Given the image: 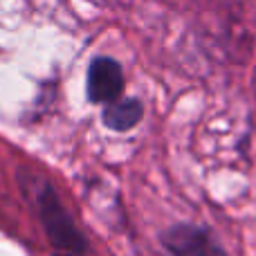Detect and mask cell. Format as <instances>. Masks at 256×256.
Wrapping results in <instances>:
<instances>
[{"mask_svg": "<svg viewBox=\"0 0 256 256\" xmlns=\"http://www.w3.org/2000/svg\"><path fill=\"white\" fill-rule=\"evenodd\" d=\"M18 184H20L25 200L34 209L54 254L84 256L88 252V240H86L84 232L79 230L72 214L63 204L56 186L48 178L34 171H20L18 173Z\"/></svg>", "mask_w": 256, "mask_h": 256, "instance_id": "cell-1", "label": "cell"}, {"mask_svg": "<svg viewBox=\"0 0 256 256\" xmlns=\"http://www.w3.org/2000/svg\"><path fill=\"white\" fill-rule=\"evenodd\" d=\"M166 256H227L225 248L209 227L196 222H176L160 234Z\"/></svg>", "mask_w": 256, "mask_h": 256, "instance_id": "cell-2", "label": "cell"}, {"mask_svg": "<svg viewBox=\"0 0 256 256\" xmlns=\"http://www.w3.org/2000/svg\"><path fill=\"white\" fill-rule=\"evenodd\" d=\"M86 94L90 104L108 106L124 94V70L112 56H94L86 74Z\"/></svg>", "mask_w": 256, "mask_h": 256, "instance_id": "cell-3", "label": "cell"}, {"mask_svg": "<svg viewBox=\"0 0 256 256\" xmlns=\"http://www.w3.org/2000/svg\"><path fill=\"white\" fill-rule=\"evenodd\" d=\"M144 117V104L137 97H122L117 102L104 106L102 122L112 132H128L132 130Z\"/></svg>", "mask_w": 256, "mask_h": 256, "instance_id": "cell-4", "label": "cell"}]
</instances>
